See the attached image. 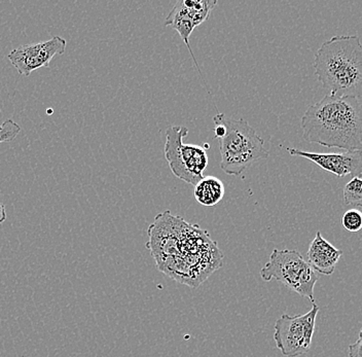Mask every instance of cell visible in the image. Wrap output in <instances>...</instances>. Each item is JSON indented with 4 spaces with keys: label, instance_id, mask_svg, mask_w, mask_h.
Instances as JSON below:
<instances>
[{
    "label": "cell",
    "instance_id": "7",
    "mask_svg": "<svg viewBox=\"0 0 362 357\" xmlns=\"http://www.w3.org/2000/svg\"><path fill=\"white\" fill-rule=\"evenodd\" d=\"M66 47L65 38L54 36L45 42L17 47L8 54V58L21 76H29L34 70L49 67L55 56L65 53Z\"/></svg>",
    "mask_w": 362,
    "mask_h": 357
},
{
    "label": "cell",
    "instance_id": "8",
    "mask_svg": "<svg viewBox=\"0 0 362 357\" xmlns=\"http://www.w3.org/2000/svg\"><path fill=\"white\" fill-rule=\"evenodd\" d=\"M294 157L304 158L338 177L351 175L362 178V151L343 153H310L298 148H286Z\"/></svg>",
    "mask_w": 362,
    "mask_h": 357
},
{
    "label": "cell",
    "instance_id": "10",
    "mask_svg": "<svg viewBox=\"0 0 362 357\" xmlns=\"http://www.w3.org/2000/svg\"><path fill=\"white\" fill-rule=\"evenodd\" d=\"M165 25L173 27L177 31L181 40L187 45V49H189V53H191L192 60H194V65L198 67V62H197L196 58H194L191 45H189V37H191L192 33L197 26L191 15H189V11L183 4L182 0H180V1L174 4L173 8H172L168 17H167L166 21H165Z\"/></svg>",
    "mask_w": 362,
    "mask_h": 357
},
{
    "label": "cell",
    "instance_id": "15",
    "mask_svg": "<svg viewBox=\"0 0 362 357\" xmlns=\"http://www.w3.org/2000/svg\"><path fill=\"white\" fill-rule=\"evenodd\" d=\"M21 132V127L19 124L16 123L13 119H6L0 125V144L4 142H11Z\"/></svg>",
    "mask_w": 362,
    "mask_h": 357
},
{
    "label": "cell",
    "instance_id": "3",
    "mask_svg": "<svg viewBox=\"0 0 362 357\" xmlns=\"http://www.w3.org/2000/svg\"><path fill=\"white\" fill-rule=\"evenodd\" d=\"M225 134L218 139L221 170L228 175H241L248 167L269 157L264 140L244 119H228L226 115H217Z\"/></svg>",
    "mask_w": 362,
    "mask_h": 357
},
{
    "label": "cell",
    "instance_id": "1",
    "mask_svg": "<svg viewBox=\"0 0 362 357\" xmlns=\"http://www.w3.org/2000/svg\"><path fill=\"white\" fill-rule=\"evenodd\" d=\"M303 137L310 144L345 151H362V100L327 94L305 110Z\"/></svg>",
    "mask_w": 362,
    "mask_h": 357
},
{
    "label": "cell",
    "instance_id": "17",
    "mask_svg": "<svg viewBox=\"0 0 362 357\" xmlns=\"http://www.w3.org/2000/svg\"><path fill=\"white\" fill-rule=\"evenodd\" d=\"M6 218H8V216H6V206L2 203H0V226L6 221Z\"/></svg>",
    "mask_w": 362,
    "mask_h": 357
},
{
    "label": "cell",
    "instance_id": "14",
    "mask_svg": "<svg viewBox=\"0 0 362 357\" xmlns=\"http://www.w3.org/2000/svg\"><path fill=\"white\" fill-rule=\"evenodd\" d=\"M344 229L351 233H357L362 230V212L361 210H347L341 218Z\"/></svg>",
    "mask_w": 362,
    "mask_h": 357
},
{
    "label": "cell",
    "instance_id": "5",
    "mask_svg": "<svg viewBox=\"0 0 362 357\" xmlns=\"http://www.w3.org/2000/svg\"><path fill=\"white\" fill-rule=\"evenodd\" d=\"M189 134L185 126H171L166 131L165 158L172 173L187 184L196 185L204 177L208 157L205 148L194 144H183Z\"/></svg>",
    "mask_w": 362,
    "mask_h": 357
},
{
    "label": "cell",
    "instance_id": "4",
    "mask_svg": "<svg viewBox=\"0 0 362 357\" xmlns=\"http://www.w3.org/2000/svg\"><path fill=\"white\" fill-rule=\"evenodd\" d=\"M264 281L281 282L287 288L315 303L314 288L318 276L303 255L296 250H274L268 263L260 270Z\"/></svg>",
    "mask_w": 362,
    "mask_h": 357
},
{
    "label": "cell",
    "instance_id": "2",
    "mask_svg": "<svg viewBox=\"0 0 362 357\" xmlns=\"http://www.w3.org/2000/svg\"><path fill=\"white\" fill-rule=\"evenodd\" d=\"M317 78L328 94L362 100V45L358 35H336L314 58Z\"/></svg>",
    "mask_w": 362,
    "mask_h": 357
},
{
    "label": "cell",
    "instance_id": "6",
    "mask_svg": "<svg viewBox=\"0 0 362 357\" xmlns=\"http://www.w3.org/2000/svg\"><path fill=\"white\" fill-rule=\"evenodd\" d=\"M318 312V305L313 303L311 310L303 315L283 314L278 318L274 327V341L283 356L296 357L310 351Z\"/></svg>",
    "mask_w": 362,
    "mask_h": 357
},
{
    "label": "cell",
    "instance_id": "11",
    "mask_svg": "<svg viewBox=\"0 0 362 357\" xmlns=\"http://www.w3.org/2000/svg\"><path fill=\"white\" fill-rule=\"evenodd\" d=\"M225 185L215 176H204L194 185V195L197 202L205 207H214L225 196Z\"/></svg>",
    "mask_w": 362,
    "mask_h": 357
},
{
    "label": "cell",
    "instance_id": "9",
    "mask_svg": "<svg viewBox=\"0 0 362 357\" xmlns=\"http://www.w3.org/2000/svg\"><path fill=\"white\" fill-rule=\"evenodd\" d=\"M341 255L343 250L328 242L318 230L308 250L307 262L315 272L329 276L334 272Z\"/></svg>",
    "mask_w": 362,
    "mask_h": 357
},
{
    "label": "cell",
    "instance_id": "13",
    "mask_svg": "<svg viewBox=\"0 0 362 357\" xmlns=\"http://www.w3.org/2000/svg\"><path fill=\"white\" fill-rule=\"evenodd\" d=\"M344 203L349 206L362 208V178L352 177L343 189Z\"/></svg>",
    "mask_w": 362,
    "mask_h": 357
},
{
    "label": "cell",
    "instance_id": "12",
    "mask_svg": "<svg viewBox=\"0 0 362 357\" xmlns=\"http://www.w3.org/2000/svg\"><path fill=\"white\" fill-rule=\"evenodd\" d=\"M182 1L196 26L207 21L209 19L210 13L217 6V1L215 0H182Z\"/></svg>",
    "mask_w": 362,
    "mask_h": 357
},
{
    "label": "cell",
    "instance_id": "16",
    "mask_svg": "<svg viewBox=\"0 0 362 357\" xmlns=\"http://www.w3.org/2000/svg\"><path fill=\"white\" fill-rule=\"evenodd\" d=\"M348 356L349 357H362V327L356 342L353 343L348 348Z\"/></svg>",
    "mask_w": 362,
    "mask_h": 357
}]
</instances>
